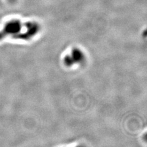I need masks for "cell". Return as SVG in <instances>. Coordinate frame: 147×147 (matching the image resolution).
Returning <instances> with one entry per match:
<instances>
[{"instance_id":"6da1fadb","label":"cell","mask_w":147,"mask_h":147,"mask_svg":"<svg viewBox=\"0 0 147 147\" xmlns=\"http://www.w3.org/2000/svg\"><path fill=\"white\" fill-rule=\"evenodd\" d=\"M25 25L17 20L7 22L3 28L0 31V40L8 36H11L13 38L20 39L22 34L21 31Z\"/></svg>"},{"instance_id":"7a4b0ae2","label":"cell","mask_w":147,"mask_h":147,"mask_svg":"<svg viewBox=\"0 0 147 147\" xmlns=\"http://www.w3.org/2000/svg\"><path fill=\"white\" fill-rule=\"evenodd\" d=\"M8 1H10L11 3H14L16 1V0H8Z\"/></svg>"}]
</instances>
